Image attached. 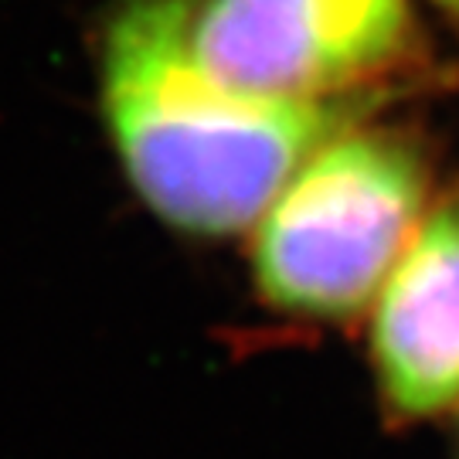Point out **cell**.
<instances>
[{
	"instance_id": "cell-1",
	"label": "cell",
	"mask_w": 459,
	"mask_h": 459,
	"mask_svg": "<svg viewBox=\"0 0 459 459\" xmlns=\"http://www.w3.org/2000/svg\"><path fill=\"white\" fill-rule=\"evenodd\" d=\"M201 0H119L99 45V106L133 191L170 229L221 238L341 130V106L235 92L195 48Z\"/></svg>"
},
{
	"instance_id": "cell-2",
	"label": "cell",
	"mask_w": 459,
	"mask_h": 459,
	"mask_svg": "<svg viewBox=\"0 0 459 459\" xmlns=\"http://www.w3.org/2000/svg\"><path fill=\"white\" fill-rule=\"evenodd\" d=\"M426 170L392 133H333L255 221L252 276L273 310L341 320L381 293L422 229Z\"/></svg>"
},
{
	"instance_id": "cell-4",
	"label": "cell",
	"mask_w": 459,
	"mask_h": 459,
	"mask_svg": "<svg viewBox=\"0 0 459 459\" xmlns=\"http://www.w3.org/2000/svg\"><path fill=\"white\" fill-rule=\"evenodd\" d=\"M371 351L398 415L459 405V201L429 214L381 286Z\"/></svg>"
},
{
	"instance_id": "cell-3",
	"label": "cell",
	"mask_w": 459,
	"mask_h": 459,
	"mask_svg": "<svg viewBox=\"0 0 459 459\" xmlns=\"http://www.w3.org/2000/svg\"><path fill=\"white\" fill-rule=\"evenodd\" d=\"M409 0H201L195 48L235 92L337 106L411 41Z\"/></svg>"
},
{
	"instance_id": "cell-5",
	"label": "cell",
	"mask_w": 459,
	"mask_h": 459,
	"mask_svg": "<svg viewBox=\"0 0 459 459\" xmlns=\"http://www.w3.org/2000/svg\"><path fill=\"white\" fill-rule=\"evenodd\" d=\"M439 7H443L446 14H453V17H459V0H436Z\"/></svg>"
}]
</instances>
